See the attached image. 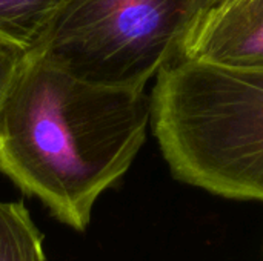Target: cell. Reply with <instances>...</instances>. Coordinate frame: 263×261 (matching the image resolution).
Here are the masks:
<instances>
[{"mask_svg": "<svg viewBox=\"0 0 263 261\" xmlns=\"http://www.w3.org/2000/svg\"><path fill=\"white\" fill-rule=\"evenodd\" d=\"M182 58L227 69H263V0H214L193 28Z\"/></svg>", "mask_w": 263, "mask_h": 261, "instance_id": "obj_4", "label": "cell"}, {"mask_svg": "<svg viewBox=\"0 0 263 261\" xmlns=\"http://www.w3.org/2000/svg\"><path fill=\"white\" fill-rule=\"evenodd\" d=\"M151 128L173 177L263 203V69L180 58L156 75Z\"/></svg>", "mask_w": 263, "mask_h": 261, "instance_id": "obj_2", "label": "cell"}, {"mask_svg": "<svg viewBox=\"0 0 263 261\" xmlns=\"http://www.w3.org/2000/svg\"><path fill=\"white\" fill-rule=\"evenodd\" d=\"M0 261H48L43 234L22 202H0Z\"/></svg>", "mask_w": 263, "mask_h": 261, "instance_id": "obj_6", "label": "cell"}, {"mask_svg": "<svg viewBox=\"0 0 263 261\" xmlns=\"http://www.w3.org/2000/svg\"><path fill=\"white\" fill-rule=\"evenodd\" d=\"M149 123L145 91L92 85L29 52L0 109V171L83 232L97 198L133 165Z\"/></svg>", "mask_w": 263, "mask_h": 261, "instance_id": "obj_1", "label": "cell"}, {"mask_svg": "<svg viewBox=\"0 0 263 261\" xmlns=\"http://www.w3.org/2000/svg\"><path fill=\"white\" fill-rule=\"evenodd\" d=\"M214 0H60L34 54L105 88L145 91L183 57L186 40Z\"/></svg>", "mask_w": 263, "mask_h": 261, "instance_id": "obj_3", "label": "cell"}, {"mask_svg": "<svg viewBox=\"0 0 263 261\" xmlns=\"http://www.w3.org/2000/svg\"><path fill=\"white\" fill-rule=\"evenodd\" d=\"M25 55L20 49L0 45V109L14 85Z\"/></svg>", "mask_w": 263, "mask_h": 261, "instance_id": "obj_7", "label": "cell"}, {"mask_svg": "<svg viewBox=\"0 0 263 261\" xmlns=\"http://www.w3.org/2000/svg\"><path fill=\"white\" fill-rule=\"evenodd\" d=\"M60 0H0V45L34 52Z\"/></svg>", "mask_w": 263, "mask_h": 261, "instance_id": "obj_5", "label": "cell"}]
</instances>
